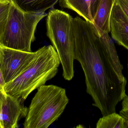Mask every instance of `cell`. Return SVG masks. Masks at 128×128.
<instances>
[{"instance_id": "obj_11", "label": "cell", "mask_w": 128, "mask_h": 128, "mask_svg": "<svg viewBox=\"0 0 128 128\" xmlns=\"http://www.w3.org/2000/svg\"><path fill=\"white\" fill-rule=\"evenodd\" d=\"M101 39L104 46L110 61L114 70L122 80H127L122 73L123 67L121 64L115 44L108 33L101 34Z\"/></svg>"}, {"instance_id": "obj_19", "label": "cell", "mask_w": 128, "mask_h": 128, "mask_svg": "<svg viewBox=\"0 0 128 128\" xmlns=\"http://www.w3.org/2000/svg\"><path fill=\"white\" fill-rule=\"evenodd\" d=\"M0 2L4 3H11L12 0H0Z\"/></svg>"}, {"instance_id": "obj_2", "label": "cell", "mask_w": 128, "mask_h": 128, "mask_svg": "<svg viewBox=\"0 0 128 128\" xmlns=\"http://www.w3.org/2000/svg\"><path fill=\"white\" fill-rule=\"evenodd\" d=\"M36 51L28 68L15 79L5 84L4 91L6 95L24 101L34 90L56 76L60 62L53 46H44Z\"/></svg>"}, {"instance_id": "obj_3", "label": "cell", "mask_w": 128, "mask_h": 128, "mask_svg": "<svg viewBox=\"0 0 128 128\" xmlns=\"http://www.w3.org/2000/svg\"><path fill=\"white\" fill-rule=\"evenodd\" d=\"M69 100L64 88L43 85L38 89L23 124L25 128H47L64 112Z\"/></svg>"}, {"instance_id": "obj_9", "label": "cell", "mask_w": 128, "mask_h": 128, "mask_svg": "<svg viewBox=\"0 0 128 128\" xmlns=\"http://www.w3.org/2000/svg\"><path fill=\"white\" fill-rule=\"evenodd\" d=\"M100 0H60L62 7L76 12L86 21L92 23Z\"/></svg>"}, {"instance_id": "obj_4", "label": "cell", "mask_w": 128, "mask_h": 128, "mask_svg": "<svg viewBox=\"0 0 128 128\" xmlns=\"http://www.w3.org/2000/svg\"><path fill=\"white\" fill-rule=\"evenodd\" d=\"M47 16L46 34L58 55L63 77L70 81L74 75L75 60L72 35L73 18L65 12L55 9L50 10Z\"/></svg>"}, {"instance_id": "obj_5", "label": "cell", "mask_w": 128, "mask_h": 128, "mask_svg": "<svg viewBox=\"0 0 128 128\" xmlns=\"http://www.w3.org/2000/svg\"><path fill=\"white\" fill-rule=\"evenodd\" d=\"M45 12L31 13L23 11L11 3L7 23L0 38V46L26 52H31L38 24L46 16Z\"/></svg>"}, {"instance_id": "obj_15", "label": "cell", "mask_w": 128, "mask_h": 128, "mask_svg": "<svg viewBox=\"0 0 128 128\" xmlns=\"http://www.w3.org/2000/svg\"><path fill=\"white\" fill-rule=\"evenodd\" d=\"M120 114L128 120V96L127 95L122 99V109Z\"/></svg>"}, {"instance_id": "obj_14", "label": "cell", "mask_w": 128, "mask_h": 128, "mask_svg": "<svg viewBox=\"0 0 128 128\" xmlns=\"http://www.w3.org/2000/svg\"><path fill=\"white\" fill-rule=\"evenodd\" d=\"M11 3L0 2V38L3 35L6 26Z\"/></svg>"}, {"instance_id": "obj_21", "label": "cell", "mask_w": 128, "mask_h": 128, "mask_svg": "<svg viewBox=\"0 0 128 128\" xmlns=\"http://www.w3.org/2000/svg\"><path fill=\"white\" fill-rule=\"evenodd\" d=\"M127 1H128V0H127Z\"/></svg>"}, {"instance_id": "obj_18", "label": "cell", "mask_w": 128, "mask_h": 128, "mask_svg": "<svg viewBox=\"0 0 128 128\" xmlns=\"http://www.w3.org/2000/svg\"><path fill=\"white\" fill-rule=\"evenodd\" d=\"M4 85H5V83H4V79H3L2 74L0 68V87L3 90H4Z\"/></svg>"}, {"instance_id": "obj_12", "label": "cell", "mask_w": 128, "mask_h": 128, "mask_svg": "<svg viewBox=\"0 0 128 128\" xmlns=\"http://www.w3.org/2000/svg\"><path fill=\"white\" fill-rule=\"evenodd\" d=\"M59 0H12L23 11L31 13L45 12L52 8Z\"/></svg>"}, {"instance_id": "obj_7", "label": "cell", "mask_w": 128, "mask_h": 128, "mask_svg": "<svg viewBox=\"0 0 128 128\" xmlns=\"http://www.w3.org/2000/svg\"><path fill=\"white\" fill-rule=\"evenodd\" d=\"M24 101L6 95L0 114L1 128L18 127L19 121L28 114V108L25 106Z\"/></svg>"}, {"instance_id": "obj_10", "label": "cell", "mask_w": 128, "mask_h": 128, "mask_svg": "<svg viewBox=\"0 0 128 128\" xmlns=\"http://www.w3.org/2000/svg\"><path fill=\"white\" fill-rule=\"evenodd\" d=\"M115 0H100L92 24L100 34L110 32V18Z\"/></svg>"}, {"instance_id": "obj_16", "label": "cell", "mask_w": 128, "mask_h": 128, "mask_svg": "<svg viewBox=\"0 0 128 128\" xmlns=\"http://www.w3.org/2000/svg\"><path fill=\"white\" fill-rule=\"evenodd\" d=\"M128 18V1L127 0H116Z\"/></svg>"}, {"instance_id": "obj_6", "label": "cell", "mask_w": 128, "mask_h": 128, "mask_svg": "<svg viewBox=\"0 0 128 128\" xmlns=\"http://www.w3.org/2000/svg\"><path fill=\"white\" fill-rule=\"evenodd\" d=\"M37 51L26 52L0 46V68L5 84L25 71L36 55Z\"/></svg>"}, {"instance_id": "obj_1", "label": "cell", "mask_w": 128, "mask_h": 128, "mask_svg": "<svg viewBox=\"0 0 128 128\" xmlns=\"http://www.w3.org/2000/svg\"><path fill=\"white\" fill-rule=\"evenodd\" d=\"M72 35L74 59L85 76L87 93L93 106L103 116L116 112L126 94L127 80H122L110 61L100 34L93 24L79 17L73 18Z\"/></svg>"}, {"instance_id": "obj_13", "label": "cell", "mask_w": 128, "mask_h": 128, "mask_svg": "<svg viewBox=\"0 0 128 128\" xmlns=\"http://www.w3.org/2000/svg\"><path fill=\"white\" fill-rule=\"evenodd\" d=\"M97 128H128V120L120 114L114 112L100 118Z\"/></svg>"}, {"instance_id": "obj_8", "label": "cell", "mask_w": 128, "mask_h": 128, "mask_svg": "<svg viewBox=\"0 0 128 128\" xmlns=\"http://www.w3.org/2000/svg\"><path fill=\"white\" fill-rule=\"evenodd\" d=\"M110 29L112 38L128 50V18L116 0L110 14Z\"/></svg>"}, {"instance_id": "obj_20", "label": "cell", "mask_w": 128, "mask_h": 128, "mask_svg": "<svg viewBox=\"0 0 128 128\" xmlns=\"http://www.w3.org/2000/svg\"></svg>"}, {"instance_id": "obj_17", "label": "cell", "mask_w": 128, "mask_h": 128, "mask_svg": "<svg viewBox=\"0 0 128 128\" xmlns=\"http://www.w3.org/2000/svg\"><path fill=\"white\" fill-rule=\"evenodd\" d=\"M6 95L4 93V90L0 87V114L2 110V105L6 100ZM0 128H1L0 124Z\"/></svg>"}]
</instances>
